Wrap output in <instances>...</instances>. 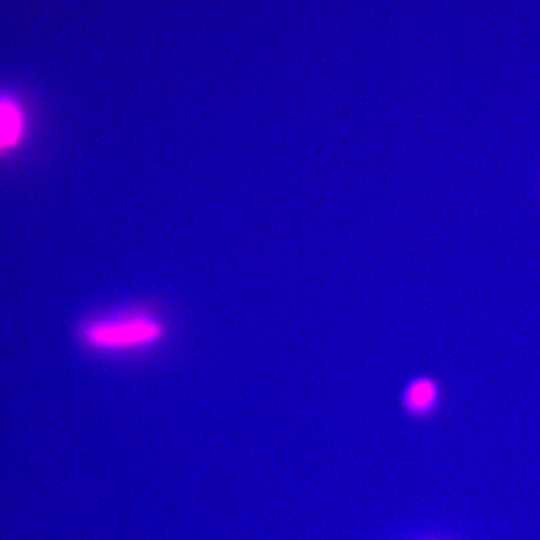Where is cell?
<instances>
[{
    "instance_id": "3957f363",
    "label": "cell",
    "mask_w": 540,
    "mask_h": 540,
    "mask_svg": "<svg viewBox=\"0 0 540 540\" xmlns=\"http://www.w3.org/2000/svg\"><path fill=\"white\" fill-rule=\"evenodd\" d=\"M438 389L429 379L413 381L404 394V403L414 413H425L433 408L437 401Z\"/></svg>"
},
{
    "instance_id": "7a4b0ae2",
    "label": "cell",
    "mask_w": 540,
    "mask_h": 540,
    "mask_svg": "<svg viewBox=\"0 0 540 540\" xmlns=\"http://www.w3.org/2000/svg\"><path fill=\"white\" fill-rule=\"evenodd\" d=\"M26 129L24 111L18 100L0 94V155L17 147Z\"/></svg>"
},
{
    "instance_id": "6da1fadb",
    "label": "cell",
    "mask_w": 540,
    "mask_h": 540,
    "mask_svg": "<svg viewBox=\"0 0 540 540\" xmlns=\"http://www.w3.org/2000/svg\"><path fill=\"white\" fill-rule=\"evenodd\" d=\"M163 321L146 310H128L84 322L79 337L88 348L105 353L140 351L163 340Z\"/></svg>"
}]
</instances>
